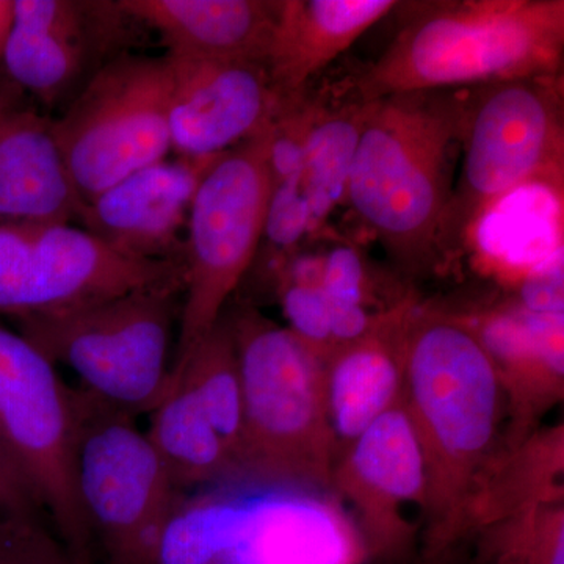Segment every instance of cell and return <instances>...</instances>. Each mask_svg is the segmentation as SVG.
I'll return each instance as SVG.
<instances>
[{
  "label": "cell",
  "mask_w": 564,
  "mask_h": 564,
  "mask_svg": "<svg viewBox=\"0 0 564 564\" xmlns=\"http://www.w3.org/2000/svg\"><path fill=\"white\" fill-rule=\"evenodd\" d=\"M14 109H17V104H14L13 93L9 88L0 87V121Z\"/></svg>",
  "instance_id": "836d02e7"
},
{
  "label": "cell",
  "mask_w": 564,
  "mask_h": 564,
  "mask_svg": "<svg viewBox=\"0 0 564 564\" xmlns=\"http://www.w3.org/2000/svg\"><path fill=\"white\" fill-rule=\"evenodd\" d=\"M403 403L425 466L421 563L447 564L469 541L475 492L508 429L499 373L458 313L413 303L404 322Z\"/></svg>",
  "instance_id": "6da1fadb"
},
{
  "label": "cell",
  "mask_w": 564,
  "mask_h": 564,
  "mask_svg": "<svg viewBox=\"0 0 564 564\" xmlns=\"http://www.w3.org/2000/svg\"><path fill=\"white\" fill-rule=\"evenodd\" d=\"M393 0H281L265 66L281 102L307 84L399 7Z\"/></svg>",
  "instance_id": "d6986e66"
},
{
  "label": "cell",
  "mask_w": 564,
  "mask_h": 564,
  "mask_svg": "<svg viewBox=\"0 0 564 564\" xmlns=\"http://www.w3.org/2000/svg\"><path fill=\"white\" fill-rule=\"evenodd\" d=\"M14 0H0V63L3 61L7 41L13 28Z\"/></svg>",
  "instance_id": "d6a6232c"
},
{
  "label": "cell",
  "mask_w": 564,
  "mask_h": 564,
  "mask_svg": "<svg viewBox=\"0 0 564 564\" xmlns=\"http://www.w3.org/2000/svg\"><path fill=\"white\" fill-rule=\"evenodd\" d=\"M269 143L270 129L223 152L196 191L182 250L184 293L172 369L217 325L256 261L273 188Z\"/></svg>",
  "instance_id": "52a82bcc"
},
{
  "label": "cell",
  "mask_w": 564,
  "mask_h": 564,
  "mask_svg": "<svg viewBox=\"0 0 564 564\" xmlns=\"http://www.w3.org/2000/svg\"><path fill=\"white\" fill-rule=\"evenodd\" d=\"M413 300L386 310L372 332L336 345L323 358L326 404L339 454L375 421L403 402V336Z\"/></svg>",
  "instance_id": "e0dca14e"
},
{
  "label": "cell",
  "mask_w": 564,
  "mask_h": 564,
  "mask_svg": "<svg viewBox=\"0 0 564 564\" xmlns=\"http://www.w3.org/2000/svg\"><path fill=\"white\" fill-rule=\"evenodd\" d=\"M510 303L525 313L564 315L562 252L551 261L534 267L519 284Z\"/></svg>",
  "instance_id": "1f68e13d"
},
{
  "label": "cell",
  "mask_w": 564,
  "mask_h": 564,
  "mask_svg": "<svg viewBox=\"0 0 564 564\" xmlns=\"http://www.w3.org/2000/svg\"><path fill=\"white\" fill-rule=\"evenodd\" d=\"M242 380L236 478L292 491H332L339 456L323 356L256 307L228 313Z\"/></svg>",
  "instance_id": "277c9868"
},
{
  "label": "cell",
  "mask_w": 564,
  "mask_h": 564,
  "mask_svg": "<svg viewBox=\"0 0 564 564\" xmlns=\"http://www.w3.org/2000/svg\"><path fill=\"white\" fill-rule=\"evenodd\" d=\"M563 54V0L433 2L359 77L356 101L560 76Z\"/></svg>",
  "instance_id": "3957f363"
},
{
  "label": "cell",
  "mask_w": 564,
  "mask_h": 564,
  "mask_svg": "<svg viewBox=\"0 0 564 564\" xmlns=\"http://www.w3.org/2000/svg\"><path fill=\"white\" fill-rule=\"evenodd\" d=\"M174 281L181 262L126 258L84 228L0 223V315L14 322Z\"/></svg>",
  "instance_id": "30bf717a"
},
{
  "label": "cell",
  "mask_w": 564,
  "mask_h": 564,
  "mask_svg": "<svg viewBox=\"0 0 564 564\" xmlns=\"http://www.w3.org/2000/svg\"><path fill=\"white\" fill-rule=\"evenodd\" d=\"M473 538L475 564H564V500L508 516Z\"/></svg>",
  "instance_id": "d4e9b609"
},
{
  "label": "cell",
  "mask_w": 564,
  "mask_h": 564,
  "mask_svg": "<svg viewBox=\"0 0 564 564\" xmlns=\"http://www.w3.org/2000/svg\"><path fill=\"white\" fill-rule=\"evenodd\" d=\"M463 166L447 228V248L494 203L522 185L563 191V77L494 82L463 96Z\"/></svg>",
  "instance_id": "8992f818"
},
{
  "label": "cell",
  "mask_w": 564,
  "mask_h": 564,
  "mask_svg": "<svg viewBox=\"0 0 564 564\" xmlns=\"http://www.w3.org/2000/svg\"><path fill=\"white\" fill-rule=\"evenodd\" d=\"M151 415L148 436L177 491L236 477L231 452L206 413L180 386L166 391Z\"/></svg>",
  "instance_id": "7402d4cb"
},
{
  "label": "cell",
  "mask_w": 564,
  "mask_h": 564,
  "mask_svg": "<svg viewBox=\"0 0 564 564\" xmlns=\"http://www.w3.org/2000/svg\"><path fill=\"white\" fill-rule=\"evenodd\" d=\"M458 314L499 373L508 403L505 441L514 443L538 429L541 415L562 400L564 315L525 313L511 303Z\"/></svg>",
  "instance_id": "2e32d148"
},
{
  "label": "cell",
  "mask_w": 564,
  "mask_h": 564,
  "mask_svg": "<svg viewBox=\"0 0 564 564\" xmlns=\"http://www.w3.org/2000/svg\"><path fill=\"white\" fill-rule=\"evenodd\" d=\"M563 423L505 443L473 500L469 540L478 530L536 505L564 500Z\"/></svg>",
  "instance_id": "44dd1931"
},
{
  "label": "cell",
  "mask_w": 564,
  "mask_h": 564,
  "mask_svg": "<svg viewBox=\"0 0 564 564\" xmlns=\"http://www.w3.org/2000/svg\"><path fill=\"white\" fill-rule=\"evenodd\" d=\"M332 491L350 505L359 541L370 558L397 562L414 543L408 507L426 496L421 445L404 403L364 430L334 464Z\"/></svg>",
  "instance_id": "7c38bea8"
},
{
  "label": "cell",
  "mask_w": 564,
  "mask_h": 564,
  "mask_svg": "<svg viewBox=\"0 0 564 564\" xmlns=\"http://www.w3.org/2000/svg\"><path fill=\"white\" fill-rule=\"evenodd\" d=\"M118 6L158 32L169 55L263 65L281 0H120Z\"/></svg>",
  "instance_id": "ac0fdd59"
},
{
  "label": "cell",
  "mask_w": 564,
  "mask_h": 564,
  "mask_svg": "<svg viewBox=\"0 0 564 564\" xmlns=\"http://www.w3.org/2000/svg\"><path fill=\"white\" fill-rule=\"evenodd\" d=\"M118 2L14 0L3 65L11 82L41 102L55 104L80 79L98 36L118 32Z\"/></svg>",
  "instance_id": "9a60e30c"
},
{
  "label": "cell",
  "mask_w": 564,
  "mask_h": 564,
  "mask_svg": "<svg viewBox=\"0 0 564 564\" xmlns=\"http://www.w3.org/2000/svg\"><path fill=\"white\" fill-rule=\"evenodd\" d=\"M173 386L184 389L209 417L231 452L237 473L242 443V380L226 311L217 325L173 367L169 389Z\"/></svg>",
  "instance_id": "603a6c76"
},
{
  "label": "cell",
  "mask_w": 564,
  "mask_h": 564,
  "mask_svg": "<svg viewBox=\"0 0 564 564\" xmlns=\"http://www.w3.org/2000/svg\"><path fill=\"white\" fill-rule=\"evenodd\" d=\"M74 481L88 529L118 564H155L180 491L135 417L74 391Z\"/></svg>",
  "instance_id": "ba28073f"
},
{
  "label": "cell",
  "mask_w": 564,
  "mask_h": 564,
  "mask_svg": "<svg viewBox=\"0 0 564 564\" xmlns=\"http://www.w3.org/2000/svg\"><path fill=\"white\" fill-rule=\"evenodd\" d=\"M322 289L332 315L370 311V280L358 248L336 245L323 258Z\"/></svg>",
  "instance_id": "f1b7e54d"
},
{
  "label": "cell",
  "mask_w": 564,
  "mask_h": 564,
  "mask_svg": "<svg viewBox=\"0 0 564 564\" xmlns=\"http://www.w3.org/2000/svg\"><path fill=\"white\" fill-rule=\"evenodd\" d=\"M362 126V102L315 106L303 150L302 191L317 229L347 198L348 177Z\"/></svg>",
  "instance_id": "cb8c5ba5"
},
{
  "label": "cell",
  "mask_w": 564,
  "mask_h": 564,
  "mask_svg": "<svg viewBox=\"0 0 564 564\" xmlns=\"http://www.w3.org/2000/svg\"><path fill=\"white\" fill-rule=\"evenodd\" d=\"M84 207L54 120L35 110H11L0 121V223L73 225Z\"/></svg>",
  "instance_id": "ffe728a7"
},
{
  "label": "cell",
  "mask_w": 564,
  "mask_h": 564,
  "mask_svg": "<svg viewBox=\"0 0 564 564\" xmlns=\"http://www.w3.org/2000/svg\"><path fill=\"white\" fill-rule=\"evenodd\" d=\"M232 508L234 497L223 494L177 500L163 527L155 564H218Z\"/></svg>",
  "instance_id": "484cf974"
},
{
  "label": "cell",
  "mask_w": 564,
  "mask_h": 564,
  "mask_svg": "<svg viewBox=\"0 0 564 564\" xmlns=\"http://www.w3.org/2000/svg\"><path fill=\"white\" fill-rule=\"evenodd\" d=\"M46 513L31 478L0 440V521L43 525Z\"/></svg>",
  "instance_id": "f546056e"
},
{
  "label": "cell",
  "mask_w": 564,
  "mask_h": 564,
  "mask_svg": "<svg viewBox=\"0 0 564 564\" xmlns=\"http://www.w3.org/2000/svg\"><path fill=\"white\" fill-rule=\"evenodd\" d=\"M165 57L170 137L180 158H215L269 131L282 102L261 63Z\"/></svg>",
  "instance_id": "4fadbf2b"
},
{
  "label": "cell",
  "mask_w": 564,
  "mask_h": 564,
  "mask_svg": "<svg viewBox=\"0 0 564 564\" xmlns=\"http://www.w3.org/2000/svg\"><path fill=\"white\" fill-rule=\"evenodd\" d=\"M217 158H166L129 174L85 203L80 228L126 258L181 262L193 198Z\"/></svg>",
  "instance_id": "5bb4252c"
},
{
  "label": "cell",
  "mask_w": 564,
  "mask_h": 564,
  "mask_svg": "<svg viewBox=\"0 0 564 564\" xmlns=\"http://www.w3.org/2000/svg\"><path fill=\"white\" fill-rule=\"evenodd\" d=\"M0 564H69L44 525L0 521Z\"/></svg>",
  "instance_id": "4dcf8cb0"
},
{
  "label": "cell",
  "mask_w": 564,
  "mask_h": 564,
  "mask_svg": "<svg viewBox=\"0 0 564 564\" xmlns=\"http://www.w3.org/2000/svg\"><path fill=\"white\" fill-rule=\"evenodd\" d=\"M462 128L456 90L362 102L347 199L404 273L432 272L447 248Z\"/></svg>",
  "instance_id": "7a4b0ae2"
},
{
  "label": "cell",
  "mask_w": 564,
  "mask_h": 564,
  "mask_svg": "<svg viewBox=\"0 0 564 564\" xmlns=\"http://www.w3.org/2000/svg\"><path fill=\"white\" fill-rule=\"evenodd\" d=\"M322 263L321 256H292L278 270L276 291L288 328L325 358L333 350V336Z\"/></svg>",
  "instance_id": "4316f807"
},
{
  "label": "cell",
  "mask_w": 564,
  "mask_h": 564,
  "mask_svg": "<svg viewBox=\"0 0 564 564\" xmlns=\"http://www.w3.org/2000/svg\"><path fill=\"white\" fill-rule=\"evenodd\" d=\"M0 440L31 478L58 532L82 549L91 533L74 481L73 389L35 345L2 325Z\"/></svg>",
  "instance_id": "8fae6325"
},
{
  "label": "cell",
  "mask_w": 564,
  "mask_h": 564,
  "mask_svg": "<svg viewBox=\"0 0 564 564\" xmlns=\"http://www.w3.org/2000/svg\"><path fill=\"white\" fill-rule=\"evenodd\" d=\"M182 293L184 281L165 282L17 325L54 366L69 367L85 392L137 419L169 391Z\"/></svg>",
  "instance_id": "5b68a950"
},
{
  "label": "cell",
  "mask_w": 564,
  "mask_h": 564,
  "mask_svg": "<svg viewBox=\"0 0 564 564\" xmlns=\"http://www.w3.org/2000/svg\"><path fill=\"white\" fill-rule=\"evenodd\" d=\"M311 231L313 220L302 191V181L274 184L267 206L262 240L265 239L272 251L280 256L276 272L284 265V256L293 254L296 245Z\"/></svg>",
  "instance_id": "83f0119b"
},
{
  "label": "cell",
  "mask_w": 564,
  "mask_h": 564,
  "mask_svg": "<svg viewBox=\"0 0 564 564\" xmlns=\"http://www.w3.org/2000/svg\"><path fill=\"white\" fill-rule=\"evenodd\" d=\"M165 55H122L93 74L54 120L70 180L85 203L172 151Z\"/></svg>",
  "instance_id": "9c48e42d"
}]
</instances>
